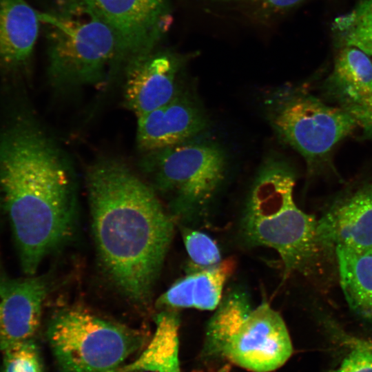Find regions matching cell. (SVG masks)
I'll return each instance as SVG.
<instances>
[{
	"label": "cell",
	"instance_id": "8992f818",
	"mask_svg": "<svg viewBox=\"0 0 372 372\" xmlns=\"http://www.w3.org/2000/svg\"><path fill=\"white\" fill-rule=\"evenodd\" d=\"M47 338L60 372H115L146 339L139 330L81 309L57 313Z\"/></svg>",
	"mask_w": 372,
	"mask_h": 372
},
{
	"label": "cell",
	"instance_id": "4fadbf2b",
	"mask_svg": "<svg viewBox=\"0 0 372 372\" xmlns=\"http://www.w3.org/2000/svg\"><path fill=\"white\" fill-rule=\"evenodd\" d=\"M321 248L372 249V183L360 188L318 220Z\"/></svg>",
	"mask_w": 372,
	"mask_h": 372
},
{
	"label": "cell",
	"instance_id": "277c9868",
	"mask_svg": "<svg viewBox=\"0 0 372 372\" xmlns=\"http://www.w3.org/2000/svg\"><path fill=\"white\" fill-rule=\"evenodd\" d=\"M46 25L48 74L59 89L106 85L118 43L110 27L83 0H58L41 13Z\"/></svg>",
	"mask_w": 372,
	"mask_h": 372
},
{
	"label": "cell",
	"instance_id": "cb8c5ba5",
	"mask_svg": "<svg viewBox=\"0 0 372 372\" xmlns=\"http://www.w3.org/2000/svg\"><path fill=\"white\" fill-rule=\"evenodd\" d=\"M347 347L351 349L349 353L329 372H372V352L358 346Z\"/></svg>",
	"mask_w": 372,
	"mask_h": 372
},
{
	"label": "cell",
	"instance_id": "484cf974",
	"mask_svg": "<svg viewBox=\"0 0 372 372\" xmlns=\"http://www.w3.org/2000/svg\"><path fill=\"white\" fill-rule=\"evenodd\" d=\"M336 335L339 337V340L346 346H358L372 352V339L354 337L340 331H338Z\"/></svg>",
	"mask_w": 372,
	"mask_h": 372
},
{
	"label": "cell",
	"instance_id": "2e32d148",
	"mask_svg": "<svg viewBox=\"0 0 372 372\" xmlns=\"http://www.w3.org/2000/svg\"><path fill=\"white\" fill-rule=\"evenodd\" d=\"M326 94L347 107L372 94V59L361 50L343 46L324 83Z\"/></svg>",
	"mask_w": 372,
	"mask_h": 372
},
{
	"label": "cell",
	"instance_id": "52a82bcc",
	"mask_svg": "<svg viewBox=\"0 0 372 372\" xmlns=\"http://www.w3.org/2000/svg\"><path fill=\"white\" fill-rule=\"evenodd\" d=\"M265 106L278 136L297 151L311 169L327 160L334 147L358 126L344 108L328 105L292 87L272 92Z\"/></svg>",
	"mask_w": 372,
	"mask_h": 372
},
{
	"label": "cell",
	"instance_id": "7a4b0ae2",
	"mask_svg": "<svg viewBox=\"0 0 372 372\" xmlns=\"http://www.w3.org/2000/svg\"><path fill=\"white\" fill-rule=\"evenodd\" d=\"M0 198L22 269L34 276L70 234L75 178L65 154L30 117L19 116L0 135Z\"/></svg>",
	"mask_w": 372,
	"mask_h": 372
},
{
	"label": "cell",
	"instance_id": "5b68a950",
	"mask_svg": "<svg viewBox=\"0 0 372 372\" xmlns=\"http://www.w3.org/2000/svg\"><path fill=\"white\" fill-rule=\"evenodd\" d=\"M139 167L155 191L171 196L174 211L185 218L203 216L225 181L223 147L203 134L145 152Z\"/></svg>",
	"mask_w": 372,
	"mask_h": 372
},
{
	"label": "cell",
	"instance_id": "6da1fadb",
	"mask_svg": "<svg viewBox=\"0 0 372 372\" xmlns=\"http://www.w3.org/2000/svg\"><path fill=\"white\" fill-rule=\"evenodd\" d=\"M86 185L103 267L125 296L145 303L171 244L174 221L154 188L117 160L93 163Z\"/></svg>",
	"mask_w": 372,
	"mask_h": 372
},
{
	"label": "cell",
	"instance_id": "30bf717a",
	"mask_svg": "<svg viewBox=\"0 0 372 372\" xmlns=\"http://www.w3.org/2000/svg\"><path fill=\"white\" fill-rule=\"evenodd\" d=\"M137 118L136 143L143 153L189 140L208 127L201 105L179 88L166 104Z\"/></svg>",
	"mask_w": 372,
	"mask_h": 372
},
{
	"label": "cell",
	"instance_id": "4316f807",
	"mask_svg": "<svg viewBox=\"0 0 372 372\" xmlns=\"http://www.w3.org/2000/svg\"><path fill=\"white\" fill-rule=\"evenodd\" d=\"M213 3H242L243 0H207Z\"/></svg>",
	"mask_w": 372,
	"mask_h": 372
},
{
	"label": "cell",
	"instance_id": "d4e9b609",
	"mask_svg": "<svg viewBox=\"0 0 372 372\" xmlns=\"http://www.w3.org/2000/svg\"><path fill=\"white\" fill-rule=\"evenodd\" d=\"M343 108L355 118L358 126L362 129L364 137L372 140V96Z\"/></svg>",
	"mask_w": 372,
	"mask_h": 372
},
{
	"label": "cell",
	"instance_id": "e0dca14e",
	"mask_svg": "<svg viewBox=\"0 0 372 372\" xmlns=\"http://www.w3.org/2000/svg\"><path fill=\"white\" fill-rule=\"evenodd\" d=\"M340 285L349 307L372 321V249L335 247Z\"/></svg>",
	"mask_w": 372,
	"mask_h": 372
},
{
	"label": "cell",
	"instance_id": "5bb4252c",
	"mask_svg": "<svg viewBox=\"0 0 372 372\" xmlns=\"http://www.w3.org/2000/svg\"><path fill=\"white\" fill-rule=\"evenodd\" d=\"M41 13L25 0H0V70L25 72L37 41Z\"/></svg>",
	"mask_w": 372,
	"mask_h": 372
},
{
	"label": "cell",
	"instance_id": "7c38bea8",
	"mask_svg": "<svg viewBox=\"0 0 372 372\" xmlns=\"http://www.w3.org/2000/svg\"><path fill=\"white\" fill-rule=\"evenodd\" d=\"M44 277L0 276V349L32 340L41 322L48 293Z\"/></svg>",
	"mask_w": 372,
	"mask_h": 372
},
{
	"label": "cell",
	"instance_id": "44dd1931",
	"mask_svg": "<svg viewBox=\"0 0 372 372\" xmlns=\"http://www.w3.org/2000/svg\"><path fill=\"white\" fill-rule=\"evenodd\" d=\"M3 372H43L40 351L33 339L1 351Z\"/></svg>",
	"mask_w": 372,
	"mask_h": 372
},
{
	"label": "cell",
	"instance_id": "ac0fdd59",
	"mask_svg": "<svg viewBox=\"0 0 372 372\" xmlns=\"http://www.w3.org/2000/svg\"><path fill=\"white\" fill-rule=\"evenodd\" d=\"M252 309L249 294L240 287L231 289L223 296L207 325L204 355L211 358Z\"/></svg>",
	"mask_w": 372,
	"mask_h": 372
},
{
	"label": "cell",
	"instance_id": "ffe728a7",
	"mask_svg": "<svg viewBox=\"0 0 372 372\" xmlns=\"http://www.w3.org/2000/svg\"><path fill=\"white\" fill-rule=\"evenodd\" d=\"M183 239L195 270L212 267L222 261L218 247L207 234L196 229H185Z\"/></svg>",
	"mask_w": 372,
	"mask_h": 372
},
{
	"label": "cell",
	"instance_id": "9a60e30c",
	"mask_svg": "<svg viewBox=\"0 0 372 372\" xmlns=\"http://www.w3.org/2000/svg\"><path fill=\"white\" fill-rule=\"evenodd\" d=\"M234 269V260H226L212 267L192 271L171 286L160 297L158 303L172 309L194 308L214 311Z\"/></svg>",
	"mask_w": 372,
	"mask_h": 372
},
{
	"label": "cell",
	"instance_id": "3957f363",
	"mask_svg": "<svg viewBox=\"0 0 372 372\" xmlns=\"http://www.w3.org/2000/svg\"><path fill=\"white\" fill-rule=\"evenodd\" d=\"M294 186V172L284 160H266L251 186L241 223L247 242L274 249L287 273L304 271L322 249L318 220L296 205Z\"/></svg>",
	"mask_w": 372,
	"mask_h": 372
},
{
	"label": "cell",
	"instance_id": "7402d4cb",
	"mask_svg": "<svg viewBox=\"0 0 372 372\" xmlns=\"http://www.w3.org/2000/svg\"><path fill=\"white\" fill-rule=\"evenodd\" d=\"M138 372H181L179 347L170 343H158L148 347L138 358Z\"/></svg>",
	"mask_w": 372,
	"mask_h": 372
},
{
	"label": "cell",
	"instance_id": "9c48e42d",
	"mask_svg": "<svg viewBox=\"0 0 372 372\" xmlns=\"http://www.w3.org/2000/svg\"><path fill=\"white\" fill-rule=\"evenodd\" d=\"M292 353L284 320L263 302L252 309L211 358L227 360L253 372H270L282 366Z\"/></svg>",
	"mask_w": 372,
	"mask_h": 372
},
{
	"label": "cell",
	"instance_id": "d6986e66",
	"mask_svg": "<svg viewBox=\"0 0 372 372\" xmlns=\"http://www.w3.org/2000/svg\"><path fill=\"white\" fill-rule=\"evenodd\" d=\"M332 28L343 46L357 48L372 57V0H360L335 18Z\"/></svg>",
	"mask_w": 372,
	"mask_h": 372
},
{
	"label": "cell",
	"instance_id": "ba28073f",
	"mask_svg": "<svg viewBox=\"0 0 372 372\" xmlns=\"http://www.w3.org/2000/svg\"><path fill=\"white\" fill-rule=\"evenodd\" d=\"M114 31L117 55L110 78L156 49L172 22L170 0H83Z\"/></svg>",
	"mask_w": 372,
	"mask_h": 372
},
{
	"label": "cell",
	"instance_id": "8fae6325",
	"mask_svg": "<svg viewBox=\"0 0 372 372\" xmlns=\"http://www.w3.org/2000/svg\"><path fill=\"white\" fill-rule=\"evenodd\" d=\"M180 56L168 50H154L124 69L125 105L137 117L163 106L179 87Z\"/></svg>",
	"mask_w": 372,
	"mask_h": 372
},
{
	"label": "cell",
	"instance_id": "603a6c76",
	"mask_svg": "<svg viewBox=\"0 0 372 372\" xmlns=\"http://www.w3.org/2000/svg\"><path fill=\"white\" fill-rule=\"evenodd\" d=\"M304 0H243L245 4L255 19L260 21L273 19L285 14Z\"/></svg>",
	"mask_w": 372,
	"mask_h": 372
}]
</instances>
